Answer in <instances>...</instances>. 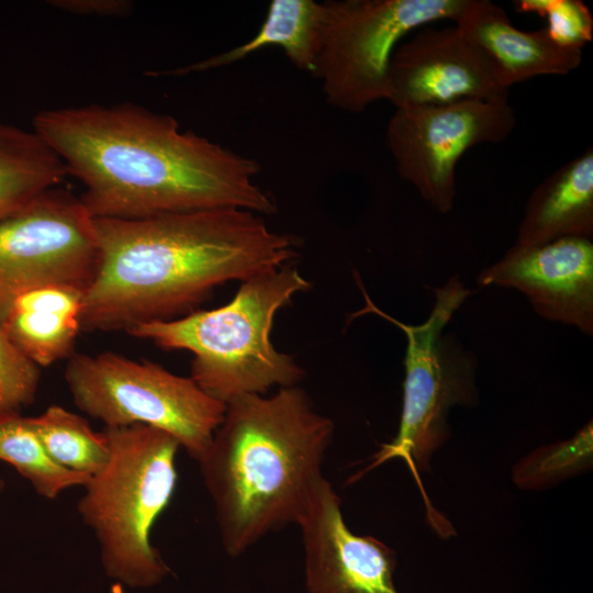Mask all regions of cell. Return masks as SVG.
I'll return each mask as SVG.
<instances>
[{
    "instance_id": "cell-10",
    "label": "cell",
    "mask_w": 593,
    "mask_h": 593,
    "mask_svg": "<svg viewBox=\"0 0 593 593\" xmlns=\"http://www.w3.org/2000/svg\"><path fill=\"white\" fill-rule=\"evenodd\" d=\"M516 118L507 98L395 108L385 132L400 176L436 211L455 203L456 167L471 147L507 138Z\"/></svg>"
},
{
    "instance_id": "cell-13",
    "label": "cell",
    "mask_w": 593,
    "mask_h": 593,
    "mask_svg": "<svg viewBox=\"0 0 593 593\" xmlns=\"http://www.w3.org/2000/svg\"><path fill=\"white\" fill-rule=\"evenodd\" d=\"M489 64L455 25L422 29L399 44L389 64L395 108L507 98Z\"/></svg>"
},
{
    "instance_id": "cell-22",
    "label": "cell",
    "mask_w": 593,
    "mask_h": 593,
    "mask_svg": "<svg viewBox=\"0 0 593 593\" xmlns=\"http://www.w3.org/2000/svg\"><path fill=\"white\" fill-rule=\"evenodd\" d=\"M515 7L545 18L549 36L563 47L582 51L593 38V18L581 0H519Z\"/></svg>"
},
{
    "instance_id": "cell-8",
    "label": "cell",
    "mask_w": 593,
    "mask_h": 593,
    "mask_svg": "<svg viewBox=\"0 0 593 593\" xmlns=\"http://www.w3.org/2000/svg\"><path fill=\"white\" fill-rule=\"evenodd\" d=\"M467 0H329L314 76L326 101L362 112L388 99L389 64L400 41L437 21H456Z\"/></svg>"
},
{
    "instance_id": "cell-17",
    "label": "cell",
    "mask_w": 593,
    "mask_h": 593,
    "mask_svg": "<svg viewBox=\"0 0 593 593\" xmlns=\"http://www.w3.org/2000/svg\"><path fill=\"white\" fill-rule=\"evenodd\" d=\"M323 3L313 0H272L258 32L246 43L227 52L152 76H186L236 63L266 47L279 46L299 69L315 72L321 44Z\"/></svg>"
},
{
    "instance_id": "cell-9",
    "label": "cell",
    "mask_w": 593,
    "mask_h": 593,
    "mask_svg": "<svg viewBox=\"0 0 593 593\" xmlns=\"http://www.w3.org/2000/svg\"><path fill=\"white\" fill-rule=\"evenodd\" d=\"M98 247L79 198L51 188L0 220V324L22 293L51 284L83 292L93 279Z\"/></svg>"
},
{
    "instance_id": "cell-20",
    "label": "cell",
    "mask_w": 593,
    "mask_h": 593,
    "mask_svg": "<svg viewBox=\"0 0 593 593\" xmlns=\"http://www.w3.org/2000/svg\"><path fill=\"white\" fill-rule=\"evenodd\" d=\"M31 422L49 457L59 466L91 477L109 459V446L102 432L88 421L59 405H49Z\"/></svg>"
},
{
    "instance_id": "cell-1",
    "label": "cell",
    "mask_w": 593,
    "mask_h": 593,
    "mask_svg": "<svg viewBox=\"0 0 593 593\" xmlns=\"http://www.w3.org/2000/svg\"><path fill=\"white\" fill-rule=\"evenodd\" d=\"M32 130L85 187L92 219L137 220L222 208L276 211L259 165L133 102L46 109Z\"/></svg>"
},
{
    "instance_id": "cell-7",
    "label": "cell",
    "mask_w": 593,
    "mask_h": 593,
    "mask_svg": "<svg viewBox=\"0 0 593 593\" xmlns=\"http://www.w3.org/2000/svg\"><path fill=\"white\" fill-rule=\"evenodd\" d=\"M64 378L75 405L104 427L143 424L161 429L195 461L210 446L226 409L190 377L113 351L74 354Z\"/></svg>"
},
{
    "instance_id": "cell-6",
    "label": "cell",
    "mask_w": 593,
    "mask_h": 593,
    "mask_svg": "<svg viewBox=\"0 0 593 593\" xmlns=\"http://www.w3.org/2000/svg\"><path fill=\"white\" fill-rule=\"evenodd\" d=\"M365 306L354 316L376 314L398 326L406 338L402 411L398 433L382 446L373 465L403 458L414 471H428L434 455L449 437L448 415L452 407L477 401L474 359L444 334V329L470 296L459 277L433 289L434 303L427 318L405 324L383 312L359 283Z\"/></svg>"
},
{
    "instance_id": "cell-23",
    "label": "cell",
    "mask_w": 593,
    "mask_h": 593,
    "mask_svg": "<svg viewBox=\"0 0 593 593\" xmlns=\"http://www.w3.org/2000/svg\"><path fill=\"white\" fill-rule=\"evenodd\" d=\"M40 367L9 339L0 324V413H19L35 400Z\"/></svg>"
},
{
    "instance_id": "cell-19",
    "label": "cell",
    "mask_w": 593,
    "mask_h": 593,
    "mask_svg": "<svg viewBox=\"0 0 593 593\" xmlns=\"http://www.w3.org/2000/svg\"><path fill=\"white\" fill-rule=\"evenodd\" d=\"M0 460L16 469L35 492L48 500L72 486H85L90 477L56 463L44 448L31 417L0 413Z\"/></svg>"
},
{
    "instance_id": "cell-12",
    "label": "cell",
    "mask_w": 593,
    "mask_h": 593,
    "mask_svg": "<svg viewBox=\"0 0 593 593\" xmlns=\"http://www.w3.org/2000/svg\"><path fill=\"white\" fill-rule=\"evenodd\" d=\"M481 287L521 292L537 314L593 334V243L564 237L538 246L515 244L481 270Z\"/></svg>"
},
{
    "instance_id": "cell-2",
    "label": "cell",
    "mask_w": 593,
    "mask_h": 593,
    "mask_svg": "<svg viewBox=\"0 0 593 593\" xmlns=\"http://www.w3.org/2000/svg\"><path fill=\"white\" fill-rule=\"evenodd\" d=\"M93 226L98 265L82 299L85 332L183 316L214 288L284 267L298 256L293 236L244 209L93 219Z\"/></svg>"
},
{
    "instance_id": "cell-18",
    "label": "cell",
    "mask_w": 593,
    "mask_h": 593,
    "mask_svg": "<svg viewBox=\"0 0 593 593\" xmlns=\"http://www.w3.org/2000/svg\"><path fill=\"white\" fill-rule=\"evenodd\" d=\"M67 169L32 130L0 120V220L60 184Z\"/></svg>"
},
{
    "instance_id": "cell-3",
    "label": "cell",
    "mask_w": 593,
    "mask_h": 593,
    "mask_svg": "<svg viewBox=\"0 0 593 593\" xmlns=\"http://www.w3.org/2000/svg\"><path fill=\"white\" fill-rule=\"evenodd\" d=\"M333 434V421L296 385L226 404L198 461L226 555L238 557L267 534L296 524L323 478Z\"/></svg>"
},
{
    "instance_id": "cell-4",
    "label": "cell",
    "mask_w": 593,
    "mask_h": 593,
    "mask_svg": "<svg viewBox=\"0 0 593 593\" xmlns=\"http://www.w3.org/2000/svg\"><path fill=\"white\" fill-rule=\"evenodd\" d=\"M310 287L287 265L242 281L234 298L220 307L139 323L126 332L161 349L190 351V378L226 405L243 395L296 385L304 378L303 368L279 351L270 335L277 313Z\"/></svg>"
},
{
    "instance_id": "cell-16",
    "label": "cell",
    "mask_w": 593,
    "mask_h": 593,
    "mask_svg": "<svg viewBox=\"0 0 593 593\" xmlns=\"http://www.w3.org/2000/svg\"><path fill=\"white\" fill-rule=\"evenodd\" d=\"M83 291L59 284L19 295L1 325L13 345L38 367H48L75 354Z\"/></svg>"
},
{
    "instance_id": "cell-21",
    "label": "cell",
    "mask_w": 593,
    "mask_h": 593,
    "mask_svg": "<svg viewBox=\"0 0 593 593\" xmlns=\"http://www.w3.org/2000/svg\"><path fill=\"white\" fill-rule=\"evenodd\" d=\"M593 466V424L585 423L571 437L535 448L512 468L514 485L544 491L580 475Z\"/></svg>"
},
{
    "instance_id": "cell-24",
    "label": "cell",
    "mask_w": 593,
    "mask_h": 593,
    "mask_svg": "<svg viewBox=\"0 0 593 593\" xmlns=\"http://www.w3.org/2000/svg\"><path fill=\"white\" fill-rule=\"evenodd\" d=\"M51 7L82 16L124 18L133 9L128 0H51Z\"/></svg>"
},
{
    "instance_id": "cell-11",
    "label": "cell",
    "mask_w": 593,
    "mask_h": 593,
    "mask_svg": "<svg viewBox=\"0 0 593 593\" xmlns=\"http://www.w3.org/2000/svg\"><path fill=\"white\" fill-rule=\"evenodd\" d=\"M296 525L307 593H399L394 584L395 551L376 537L349 529L342 500L324 477Z\"/></svg>"
},
{
    "instance_id": "cell-25",
    "label": "cell",
    "mask_w": 593,
    "mask_h": 593,
    "mask_svg": "<svg viewBox=\"0 0 593 593\" xmlns=\"http://www.w3.org/2000/svg\"><path fill=\"white\" fill-rule=\"evenodd\" d=\"M3 488H4V481L0 479V493L2 492Z\"/></svg>"
},
{
    "instance_id": "cell-5",
    "label": "cell",
    "mask_w": 593,
    "mask_h": 593,
    "mask_svg": "<svg viewBox=\"0 0 593 593\" xmlns=\"http://www.w3.org/2000/svg\"><path fill=\"white\" fill-rule=\"evenodd\" d=\"M109 459L77 504L99 546L105 574L131 589L161 583L170 569L150 540L177 485L179 443L143 424L104 427Z\"/></svg>"
},
{
    "instance_id": "cell-14",
    "label": "cell",
    "mask_w": 593,
    "mask_h": 593,
    "mask_svg": "<svg viewBox=\"0 0 593 593\" xmlns=\"http://www.w3.org/2000/svg\"><path fill=\"white\" fill-rule=\"evenodd\" d=\"M455 23L505 90L534 77L567 75L582 60L581 49L557 44L546 27H515L505 10L489 0H467Z\"/></svg>"
},
{
    "instance_id": "cell-15",
    "label": "cell",
    "mask_w": 593,
    "mask_h": 593,
    "mask_svg": "<svg viewBox=\"0 0 593 593\" xmlns=\"http://www.w3.org/2000/svg\"><path fill=\"white\" fill-rule=\"evenodd\" d=\"M564 237H593V150L564 164L530 194L517 245L538 246Z\"/></svg>"
}]
</instances>
